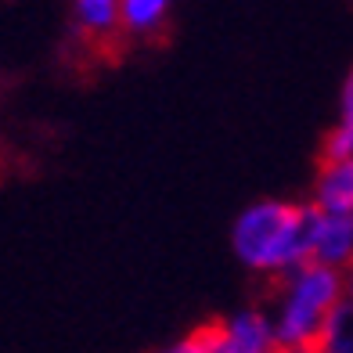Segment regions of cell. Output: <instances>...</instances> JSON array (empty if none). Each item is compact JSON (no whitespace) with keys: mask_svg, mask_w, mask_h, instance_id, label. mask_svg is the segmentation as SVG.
Masks as SVG:
<instances>
[{"mask_svg":"<svg viewBox=\"0 0 353 353\" xmlns=\"http://www.w3.org/2000/svg\"><path fill=\"white\" fill-rule=\"evenodd\" d=\"M274 321H267L260 310H245L223 325V346L220 353H267L274 350Z\"/></svg>","mask_w":353,"mask_h":353,"instance_id":"cell-4","label":"cell"},{"mask_svg":"<svg viewBox=\"0 0 353 353\" xmlns=\"http://www.w3.org/2000/svg\"><path fill=\"white\" fill-rule=\"evenodd\" d=\"M307 210L292 202H256L234 220L231 245L249 270L260 274H288L310 260L307 245Z\"/></svg>","mask_w":353,"mask_h":353,"instance_id":"cell-1","label":"cell"},{"mask_svg":"<svg viewBox=\"0 0 353 353\" xmlns=\"http://www.w3.org/2000/svg\"><path fill=\"white\" fill-rule=\"evenodd\" d=\"M170 8V0H123V22L134 33H144L163 22V14Z\"/></svg>","mask_w":353,"mask_h":353,"instance_id":"cell-7","label":"cell"},{"mask_svg":"<svg viewBox=\"0 0 353 353\" xmlns=\"http://www.w3.org/2000/svg\"><path fill=\"white\" fill-rule=\"evenodd\" d=\"M220 346H223V321H210V325L195 328V332H191L188 339L181 343L184 353H195V350H213V353H220Z\"/></svg>","mask_w":353,"mask_h":353,"instance_id":"cell-8","label":"cell"},{"mask_svg":"<svg viewBox=\"0 0 353 353\" xmlns=\"http://www.w3.org/2000/svg\"><path fill=\"white\" fill-rule=\"evenodd\" d=\"M353 155V69L343 79V94H339V123L332 126V134L325 141L321 163H335V159Z\"/></svg>","mask_w":353,"mask_h":353,"instance_id":"cell-5","label":"cell"},{"mask_svg":"<svg viewBox=\"0 0 353 353\" xmlns=\"http://www.w3.org/2000/svg\"><path fill=\"white\" fill-rule=\"evenodd\" d=\"M307 245L310 260L328 267H353V216L321 210L317 202H307Z\"/></svg>","mask_w":353,"mask_h":353,"instance_id":"cell-3","label":"cell"},{"mask_svg":"<svg viewBox=\"0 0 353 353\" xmlns=\"http://www.w3.org/2000/svg\"><path fill=\"white\" fill-rule=\"evenodd\" d=\"M123 14V0H76V19L87 33H108Z\"/></svg>","mask_w":353,"mask_h":353,"instance_id":"cell-6","label":"cell"},{"mask_svg":"<svg viewBox=\"0 0 353 353\" xmlns=\"http://www.w3.org/2000/svg\"><path fill=\"white\" fill-rule=\"evenodd\" d=\"M350 216H353V213H350Z\"/></svg>","mask_w":353,"mask_h":353,"instance_id":"cell-9","label":"cell"},{"mask_svg":"<svg viewBox=\"0 0 353 353\" xmlns=\"http://www.w3.org/2000/svg\"><path fill=\"white\" fill-rule=\"evenodd\" d=\"M350 292L339 267L307 260L288 270V288L274 321V339L281 350H321V335L332 310Z\"/></svg>","mask_w":353,"mask_h":353,"instance_id":"cell-2","label":"cell"}]
</instances>
